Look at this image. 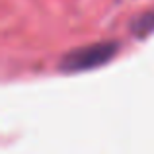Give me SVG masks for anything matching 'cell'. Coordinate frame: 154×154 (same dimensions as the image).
<instances>
[{"label":"cell","mask_w":154,"mask_h":154,"mask_svg":"<svg viewBox=\"0 0 154 154\" xmlns=\"http://www.w3.org/2000/svg\"><path fill=\"white\" fill-rule=\"evenodd\" d=\"M119 49V41H100L94 45H86L74 49L60 59V70L64 72H82V70H92L105 64L115 57Z\"/></svg>","instance_id":"1"},{"label":"cell","mask_w":154,"mask_h":154,"mask_svg":"<svg viewBox=\"0 0 154 154\" xmlns=\"http://www.w3.org/2000/svg\"><path fill=\"white\" fill-rule=\"evenodd\" d=\"M131 29L137 37H144V35L150 33L154 29V8L148 10V12H144V14H140V16H137V20L133 22Z\"/></svg>","instance_id":"2"}]
</instances>
